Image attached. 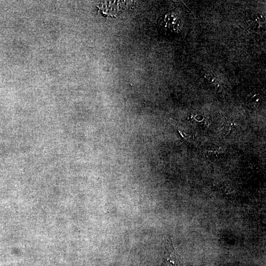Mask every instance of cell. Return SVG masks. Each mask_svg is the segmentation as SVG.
<instances>
[{"label": "cell", "instance_id": "1", "mask_svg": "<svg viewBox=\"0 0 266 266\" xmlns=\"http://www.w3.org/2000/svg\"><path fill=\"white\" fill-rule=\"evenodd\" d=\"M98 6L100 10L105 15L112 16V9L114 15H118L122 11L125 2L123 1H102Z\"/></svg>", "mask_w": 266, "mask_h": 266}]
</instances>
